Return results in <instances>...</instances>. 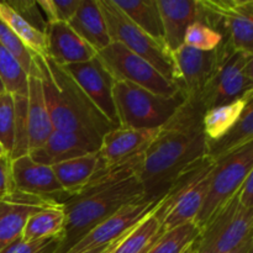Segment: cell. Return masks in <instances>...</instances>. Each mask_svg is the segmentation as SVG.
<instances>
[{
	"label": "cell",
	"mask_w": 253,
	"mask_h": 253,
	"mask_svg": "<svg viewBox=\"0 0 253 253\" xmlns=\"http://www.w3.org/2000/svg\"><path fill=\"white\" fill-rule=\"evenodd\" d=\"M79 88L90 99L91 103L100 110V113L116 127L120 126L114 103V84L115 79L106 71L100 61L96 58L83 63L68 64L62 67Z\"/></svg>",
	"instance_id": "13"
},
{
	"label": "cell",
	"mask_w": 253,
	"mask_h": 253,
	"mask_svg": "<svg viewBox=\"0 0 253 253\" xmlns=\"http://www.w3.org/2000/svg\"><path fill=\"white\" fill-rule=\"evenodd\" d=\"M101 141L77 132L53 130L46 142L29 153L32 161L40 165L53 166L72 158L99 152Z\"/></svg>",
	"instance_id": "17"
},
{
	"label": "cell",
	"mask_w": 253,
	"mask_h": 253,
	"mask_svg": "<svg viewBox=\"0 0 253 253\" xmlns=\"http://www.w3.org/2000/svg\"><path fill=\"white\" fill-rule=\"evenodd\" d=\"M0 82L5 93L12 96H26L29 91V76L21 64L7 49L0 44Z\"/></svg>",
	"instance_id": "31"
},
{
	"label": "cell",
	"mask_w": 253,
	"mask_h": 253,
	"mask_svg": "<svg viewBox=\"0 0 253 253\" xmlns=\"http://www.w3.org/2000/svg\"><path fill=\"white\" fill-rule=\"evenodd\" d=\"M162 19L165 46L169 53L184 44L188 27L197 22L198 0H157Z\"/></svg>",
	"instance_id": "19"
},
{
	"label": "cell",
	"mask_w": 253,
	"mask_h": 253,
	"mask_svg": "<svg viewBox=\"0 0 253 253\" xmlns=\"http://www.w3.org/2000/svg\"><path fill=\"white\" fill-rule=\"evenodd\" d=\"M53 130V125H52L51 118H49L48 110L44 103L41 78L30 76L26 110V135L29 153L41 147Z\"/></svg>",
	"instance_id": "20"
},
{
	"label": "cell",
	"mask_w": 253,
	"mask_h": 253,
	"mask_svg": "<svg viewBox=\"0 0 253 253\" xmlns=\"http://www.w3.org/2000/svg\"><path fill=\"white\" fill-rule=\"evenodd\" d=\"M251 235L253 209L242 207L236 193L208 220L195 239V245L199 253H226Z\"/></svg>",
	"instance_id": "8"
},
{
	"label": "cell",
	"mask_w": 253,
	"mask_h": 253,
	"mask_svg": "<svg viewBox=\"0 0 253 253\" xmlns=\"http://www.w3.org/2000/svg\"><path fill=\"white\" fill-rule=\"evenodd\" d=\"M96 58L115 81H125L162 96H174L177 86L165 78L155 67L119 42L96 52Z\"/></svg>",
	"instance_id": "10"
},
{
	"label": "cell",
	"mask_w": 253,
	"mask_h": 253,
	"mask_svg": "<svg viewBox=\"0 0 253 253\" xmlns=\"http://www.w3.org/2000/svg\"><path fill=\"white\" fill-rule=\"evenodd\" d=\"M11 177H10V160L7 157L0 160V199L12 192Z\"/></svg>",
	"instance_id": "40"
},
{
	"label": "cell",
	"mask_w": 253,
	"mask_h": 253,
	"mask_svg": "<svg viewBox=\"0 0 253 253\" xmlns=\"http://www.w3.org/2000/svg\"><path fill=\"white\" fill-rule=\"evenodd\" d=\"M199 235V229L194 221L166 231L156 240L146 253H180L185 246L194 241Z\"/></svg>",
	"instance_id": "32"
},
{
	"label": "cell",
	"mask_w": 253,
	"mask_h": 253,
	"mask_svg": "<svg viewBox=\"0 0 253 253\" xmlns=\"http://www.w3.org/2000/svg\"><path fill=\"white\" fill-rule=\"evenodd\" d=\"M46 37L47 57L61 67L88 62L96 56V52L67 22L47 25Z\"/></svg>",
	"instance_id": "18"
},
{
	"label": "cell",
	"mask_w": 253,
	"mask_h": 253,
	"mask_svg": "<svg viewBox=\"0 0 253 253\" xmlns=\"http://www.w3.org/2000/svg\"><path fill=\"white\" fill-rule=\"evenodd\" d=\"M253 142V103L250 100L242 111L239 121L216 141L208 142V156L214 161Z\"/></svg>",
	"instance_id": "26"
},
{
	"label": "cell",
	"mask_w": 253,
	"mask_h": 253,
	"mask_svg": "<svg viewBox=\"0 0 253 253\" xmlns=\"http://www.w3.org/2000/svg\"><path fill=\"white\" fill-rule=\"evenodd\" d=\"M114 103L121 127L160 128L184 103L183 94L162 96L125 81H115Z\"/></svg>",
	"instance_id": "4"
},
{
	"label": "cell",
	"mask_w": 253,
	"mask_h": 253,
	"mask_svg": "<svg viewBox=\"0 0 253 253\" xmlns=\"http://www.w3.org/2000/svg\"><path fill=\"white\" fill-rule=\"evenodd\" d=\"M197 22L221 36V44L253 53V0H198Z\"/></svg>",
	"instance_id": "5"
},
{
	"label": "cell",
	"mask_w": 253,
	"mask_h": 253,
	"mask_svg": "<svg viewBox=\"0 0 253 253\" xmlns=\"http://www.w3.org/2000/svg\"><path fill=\"white\" fill-rule=\"evenodd\" d=\"M115 242H116V241H115ZM115 242H114V244H115ZM114 244L109 245V246H103V247H99V249L89 250V251H84V252H81V253H104V252H106V251H108V250L110 249V247L113 246Z\"/></svg>",
	"instance_id": "43"
},
{
	"label": "cell",
	"mask_w": 253,
	"mask_h": 253,
	"mask_svg": "<svg viewBox=\"0 0 253 253\" xmlns=\"http://www.w3.org/2000/svg\"><path fill=\"white\" fill-rule=\"evenodd\" d=\"M5 157H7V153H6V151H5V148L2 147L1 143H0V160H1V158H5Z\"/></svg>",
	"instance_id": "44"
},
{
	"label": "cell",
	"mask_w": 253,
	"mask_h": 253,
	"mask_svg": "<svg viewBox=\"0 0 253 253\" xmlns=\"http://www.w3.org/2000/svg\"><path fill=\"white\" fill-rule=\"evenodd\" d=\"M15 104L11 94H0V143L5 148L10 160L15 147Z\"/></svg>",
	"instance_id": "34"
},
{
	"label": "cell",
	"mask_w": 253,
	"mask_h": 253,
	"mask_svg": "<svg viewBox=\"0 0 253 253\" xmlns=\"http://www.w3.org/2000/svg\"><path fill=\"white\" fill-rule=\"evenodd\" d=\"M158 130L160 128L140 130L119 126L109 131L101 140L98 168L118 165L145 155Z\"/></svg>",
	"instance_id": "15"
},
{
	"label": "cell",
	"mask_w": 253,
	"mask_h": 253,
	"mask_svg": "<svg viewBox=\"0 0 253 253\" xmlns=\"http://www.w3.org/2000/svg\"><path fill=\"white\" fill-rule=\"evenodd\" d=\"M0 20L7 25L10 30L24 42L25 46L34 54L46 58L47 37L44 32L34 29L24 19L19 16L6 1H0Z\"/></svg>",
	"instance_id": "30"
},
{
	"label": "cell",
	"mask_w": 253,
	"mask_h": 253,
	"mask_svg": "<svg viewBox=\"0 0 253 253\" xmlns=\"http://www.w3.org/2000/svg\"><path fill=\"white\" fill-rule=\"evenodd\" d=\"M215 167V161L210 156L200 158L197 162L190 165L189 167L185 168L183 172L175 177V179L170 183L168 189L163 194L162 200L160 205L153 212L156 219L162 221L166 215L172 210V208L192 189L194 185H197L200 180L204 179L205 177L212 172Z\"/></svg>",
	"instance_id": "22"
},
{
	"label": "cell",
	"mask_w": 253,
	"mask_h": 253,
	"mask_svg": "<svg viewBox=\"0 0 253 253\" xmlns=\"http://www.w3.org/2000/svg\"><path fill=\"white\" fill-rule=\"evenodd\" d=\"M252 99L253 90L249 91L244 96L231 101V103L215 106V108L205 111L204 118H203V128H204L208 142L219 140L227 131L231 130L235 124L239 121L247 103Z\"/></svg>",
	"instance_id": "25"
},
{
	"label": "cell",
	"mask_w": 253,
	"mask_h": 253,
	"mask_svg": "<svg viewBox=\"0 0 253 253\" xmlns=\"http://www.w3.org/2000/svg\"><path fill=\"white\" fill-rule=\"evenodd\" d=\"M162 197L163 195L150 198L147 195H143L124 205L118 211L93 227L66 253H81L103 246H109L118 240L123 239L138 222L156 211L162 200Z\"/></svg>",
	"instance_id": "11"
},
{
	"label": "cell",
	"mask_w": 253,
	"mask_h": 253,
	"mask_svg": "<svg viewBox=\"0 0 253 253\" xmlns=\"http://www.w3.org/2000/svg\"><path fill=\"white\" fill-rule=\"evenodd\" d=\"M53 204L58 203L43 200L15 189L0 199V251L21 239L27 219L32 214Z\"/></svg>",
	"instance_id": "16"
},
{
	"label": "cell",
	"mask_w": 253,
	"mask_h": 253,
	"mask_svg": "<svg viewBox=\"0 0 253 253\" xmlns=\"http://www.w3.org/2000/svg\"><path fill=\"white\" fill-rule=\"evenodd\" d=\"M99 152L72 158L51 166L57 180L68 198L83 190L98 168Z\"/></svg>",
	"instance_id": "23"
},
{
	"label": "cell",
	"mask_w": 253,
	"mask_h": 253,
	"mask_svg": "<svg viewBox=\"0 0 253 253\" xmlns=\"http://www.w3.org/2000/svg\"><path fill=\"white\" fill-rule=\"evenodd\" d=\"M2 93H5V90H4V86H2L1 82H0V94H2Z\"/></svg>",
	"instance_id": "46"
},
{
	"label": "cell",
	"mask_w": 253,
	"mask_h": 253,
	"mask_svg": "<svg viewBox=\"0 0 253 253\" xmlns=\"http://www.w3.org/2000/svg\"><path fill=\"white\" fill-rule=\"evenodd\" d=\"M35 61L54 130L82 133L101 141L104 135L116 128L61 66L48 57L42 58L37 54Z\"/></svg>",
	"instance_id": "2"
},
{
	"label": "cell",
	"mask_w": 253,
	"mask_h": 253,
	"mask_svg": "<svg viewBox=\"0 0 253 253\" xmlns=\"http://www.w3.org/2000/svg\"><path fill=\"white\" fill-rule=\"evenodd\" d=\"M211 173L203 180H200L197 185H194L166 215L165 219L161 221V227H162L163 232L170 231L175 227L182 226V225L192 222L197 219L203 203H204L208 188H209Z\"/></svg>",
	"instance_id": "27"
},
{
	"label": "cell",
	"mask_w": 253,
	"mask_h": 253,
	"mask_svg": "<svg viewBox=\"0 0 253 253\" xmlns=\"http://www.w3.org/2000/svg\"><path fill=\"white\" fill-rule=\"evenodd\" d=\"M6 4L19 15L21 19L29 25H31L34 29L46 34L47 21L42 15L41 9L37 5V1L32 0H15V1H6Z\"/></svg>",
	"instance_id": "38"
},
{
	"label": "cell",
	"mask_w": 253,
	"mask_h": 253,
	"mask_svg": "<svg viewBox=\"0 0 253 253\" xmlns=\"http://www.w3.org/2000/svg\"><path fill=\"white\" fill-rule=\"evenodd\" d=\"M63 236L25 241L19 239L1 250L0 253H57L59 251Z\"/></svg>",
	"instance_id": "37"
},
{
	"label": "cell",
	"mask_w": 253,
	"mask_h": 253,
	"mask_svg": "<svg viewBox=\"0 0 253 253\" xmlns=\"http://www.w3.org/2000/svg\"><path fill=\"white\" fill-rule=\"evenodd\" d=\"M170 56L173 61V84L185 99H200L219 63L216 48L204 52L183 44Z\"/></svg>",
	"instance_id": "12"
},
{
	"label": "cell",
	"mask_w": 253,
	"mask_h": 253,
	"mask_svg": "<svg viewBox=\"0 0 253 253\" xmlns=\"http://www.w3.org/2000/svg\"><path fill=\"white\" fill-rule=\"evenodd\" d=\"M111 42H119L155 67L167 81L173 83L172 56L165 44L138 29L113 0H98Z\"/></svg>",
	"instance_id": "7"
},
{
	"label": "cell",
	"mask_w": 253,
	"mask_h": 253,
	"mask_svg": "<svg viewBox=\"0 0 253 253\" xmlns=\"http://www.w3.org/2000/svg\"><path fill=\"white\" fill-rule=\"evenodd\" d=\"M221 43V36L202 22H194L188 27L184 36L185 46L193 47L199 51H214Z\"/></svg>",
	"instance_id": "35"
},
{
	"label": "cell",
	"mask_w": 253,
	"mask_h": 253,
	"mask_svg": "<svg viewBox=\"0 0 253 253\" xmlns=\"http://www.w3.org/2000/svg\"><path fill=\"white\" fill-rule=\"evenodd\" d=\"M145 190L137 175L113 184L85 188L62 204L64 216L63 241L57 253H66L93 227L138 198Z\"/></svg>",
	"instance_id": "3"
},
{
	"label": "cell",
	"mask_w": 253,
	"mask_h": 253,
	"mask_svg": "<svg viewBox=\"0 0 253 253\" xmlns=\"http://www.w3.org/2000/svg\"><path fill=\"white\" fill-rule=\"evenodd\" d=\"M180 253H199V251H198L197 249V245H195V240L193 242H190L188 246H185Z\"/></svg>",
	"instance_id": "42"
},
{
	"label": "cell",
	"mask_w": 253,
	"mask_h": 253,
	"mask_svg": "<svg viewBox=\"0 0 253 253\" xmlns=\"http://www.w3.org/2000/svg\"><path fill=\"white\" fill-rule=\"evenodd\" d=\"M64 216L62 204H53L32 214L27 219L21 239L25 241L63 236Z\"/></svg>",
	"instance_id": "28"
},
{
	"label": "cell",
	"mask_w": 253,
	"mask_h": 253,
	"mask_svg": "<svg viewBox=\"0 0 253 253\" xmlns=\"http://www.w3.org/2000/svg\"><path fill=\"white\" fill-rule=\"evenodd\" d=\"M10 177L12 188L17 192L58 204L68 199L51 166L36 163L29 155L10 160Z\"/></svg>",
	"instance_id": "14"
},
{
	"label": "cell",
	"mask_w": 253,
	"mask_h": 253,
	"mask_svg": "<svg viewBox=\"0 0 253 253\" xmlns=\"http://www.w3.org/2000/svg\"><path fill=\"white\" fill-rule=\"evenodd\" d=\"M162 234L160 221L152 212L119 240L109 253H146Z\"/></svg>",
	"instance_id": "29"
},
{
	"label": "cell",
	"mask_w": 253,
	"mask_h": 253,
	"mask_svg": "<svg viewBox=\"0 0 253 253\" xmlns=\"http://www.w3.org/2000/svg\"><path fill=\"white\" fill-rule=\"evenodd\" d=\"M67 24L95 52L110 44V37L98 0H82L78 10Z\"/></svg>",
	"instance_id": "21"
},
{
	"label": "cell",
	"mask_w": 253,
	"mask_h": 253,
	"mask_svg": "<svg viewBox=\"0 0 253 253\" xmlns=\"http://www.w3.org/2000/svg\"><path fill=\"white\" fill-rule=\"evenodd\" d=\"M0 44L16 58V61L21 64L27 76L41 78L39 66L35 61V54L25 46L24 42L1 20H0Z\"/></svg>",
	"instance_id": "33"
},
{
	"label": "cell",
	"mask_w": 253,
	"mask_h": 253,
	"mask_svg": "<svg viewBox=\"0 0 253 253\" xmlns=\"http://www.w3.org/2000/svg\"><path fill=\"white\" fill-rule=\"evenodd\" d=\"M120 240H121V239H120ZM118 242H119V240H118V241H116V242H115V244H114V245H113V246H111V247H110V249H109V250H108V251H106V252H104V253H109V252H110V251H111V250H113V249H114V247H115V246H116V244H118Z\"/></svg>",
	"instance_id": "45"
},
{
	"label": "cell",
	"mask_w": 253,
	"mask_h": 253,
	"mask_svg": "<svg viewBox=\"0 0 253 253\" xmlns=\"http://www.w3.org/2000/svg\"><path fill=\"white\" fill-rule=\"evenodd\" d=\"M207 108L200 99H185L172 118L158 130L143 156L137 173L145 194H165L180 172L208 156V138L203 128Z\"/></svg>",
	"instance_id": "1"
},
{
	"label": "cell",
	"mask_w": 253,
	"mask_h": 253,
	"mask_svg": "<svg viewBox=\"0 0 253 253\" xmlns=\"http://www.w3.org/2000/svg\"><path fill=\"white\" fill-rule=\"evenodd\" d=\"M114 4L145 34L165 44L162 19L157 0H113Z\"/></svg>",
	"instance_id": "24"
},
{
	"label": "cell",
	"mask_w": 253,
	"mask_h": 253,
	"mask_svg": "<svg viewBox=\"0 0 253 253\" xmlns=\"http://www.w3.org/2000/svg\"><path fill=\"white\" fill-rule=\"evenodd\" d=\"M253 170V142L215 161L210 184L205 195L195 225L200 230L208 220L234 197L244 183L245 178Z\"/></svg>",
	"instance_id": "9"
},
{
	"label": "cell",
	"mask_w": 253,
	"mask_h": 253,
	"mask_svg": "<svg viewBox=\"0 0 253 253\" xmlns=\"http://www.w3.org/2000/svg\"><path fill=\"white\" fill-rule=\"evenodd\" d=\"M237 197L242 207L253 209V170L245 178L244 183L237 192Z\"/></svg>",
	"instance_id": "39"
},
{
	"label": "cell",
	"mask_w": 253,
	"mask_h": 253,
	"mask_svg": "<svg viewBox=\"0 0 253 253\" xmlns=\"http://www.w3.org/2000/svg\"><path fill=\"white\" fill-rule=\"evenodd\" d=\"M226 253H253V235L247 237L239 247Z\"/></svg>",
	"instance_id": "41"
},
{
	"label": "cell",
	"mask_w": 253,
	"mask_h": 253,
	"mask_svg": "<svg viewBox=\"0 0 253 253\" xmlns=\"http://www.w3.org/2000/svg\"><path fill=\"white\" fill-rule=\"evenodd\" d=\"M219 63L200 100L207 110L229 104L253 90V53L220 43Z\"/></svg>",
	"instance_id": "6"
},
{
	"label": "cell",
	"mask_w": 253,
	"mask_h": 253,
	"mask_svg": "<svg viewBox=\"0 0 253 253\" xmlns=\"http://www.w3.org/2000/svg\"><path fill=\"white\" fill-rule=\"evenodd\" d=\"M82 0H39L37 5L44 14L47 24L68 22L78 10Z\"/></svg>",
	"instance_id": "36"
}]
</instances>
